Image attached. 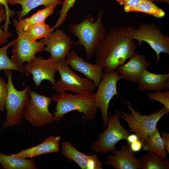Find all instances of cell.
<instances>
[{
    "instance_id": "7a4b0ae2",
    "label": "cell",
    "mask_w": 169,
    "mask_h": 169,
    "mask_svg": "<svg viewBox=\"0 0 169 169\" xmlns=\"http://www.w3.org/2000/svg\"><path fill=\"white\" fill-rule=\"evenodd\" d=\"M104 13V10L100 9L95 21L92 15L89 14L81 22L69 26V32L79 39L73 44L84 47L88 61L93 57L98 44L107 32L103 21Z\"/></svg>"
},
{
    "instance_id": "3957f363",
    "label": "cell",
    "mask_w": 169,
    "mask_h": 169,
    "mask_svg": "<svg viewBox=\"0 0 169 169\" xmlns=\"http://www.w3.org/2000/svg\"><path fill=\"white\" fill-rule=\"evenodd\" d=\"M50 98L52 101L56 103L54 121H60L65 114L73 110L83 113L85 121L93 120L96 116L98 108L94 94L73 95L64 92L54 94Z\"/></svg>"
},
{
    "instance_id": "d6986e66",
    "label": "cell",
    "mask_w": 169,
    "mask_h": 169,
    "mask_svg": "<svg viewBox=\"0 0 169 169\" xmlns=\"http://www.w3.org/2000/svg\"><path fill=\"white\" fill-rule=\"evenodd\" d=\"M59 136H50L39 144L22 150L11 156L22 158H32L43 154L57 153L59 151Z\"/></svg>"
},
{
    "instance_id": "5bb4252c",
    "label": "cell",
    "mask_w": 169,
    "mask_h": 169,
    "mask_svg": "<svg viewBox=\"0 0 169 169\" xmlns=\"http://www.w3.org/2000/svg\"><path fill=\"white\" fill-rule=\"evenodd\" d=\"M66 56V61L72 69L83 74L91 80L96 86H98L104 74L101 67L86 62L78 55L74 49L69 52Z\"/></svg>"
},
{
    "instance_id": "83f0119b",
    "label": "cell",
    "mask_w": 169,
    "mask_h": 169,
    "mask_svg": "<svg viewBox=\"0 0 169 169\" xmlns=\"http://www.w3.org/2000/svg\"><path fill=\"white\" fill-rule=\"evenodd\" d=\"M76 0H64L62 3V7L60 11L59 17L52 28L54 30L62 25L66 20L69 10L74 7Z\"/></svg>"
},
{
    "instance_id": "d6a6232c",
    "label": "cell",
    "mask_w": 169,
    "mask_h": 169,
    "mask_svg": "<svg viewBox=\"0 0 169 169\" xmlns=\"http://www.w3.org/2000/svg\"><path fill=\"white\" fill-rule=\"evenodd\" d=\"M143 0H123L124 11L128 9L137 6Z\"/></svg>"
},
{
    "instance_id": "ffe728a7",
    "label": "cell",
    "mask_w": 169,
    "mask_h": 169,
    "mask_svg": "<svg viewBox=\"0 0 169 169\" xmlns=\"http://www.w3.org/2000/svg\"><path fill=\"white\" fill-rule=\"evenodd\" d=\"M54 9L53 7L49 6L38 10L35 13L28 18L22 19L18 21L13 19V22L18 34L17 38L19 37L22 33L30 27L44 22L46 19L53 13Z\"/></svg>"
},
{
    "instance_id": "74e56055",
    "label": "cell",
    "mask_w": 169,
    "mask_h": 169,
    "mask_svg": "<svg viewBox=\"0 0 169 169\" xmlns=\"http://www.w3.org/2000/svg\"><path fill=\"white\" fill-rule=\"evenodd\" d=\"M121 5H123V0H115Z\"/></svg>"
},
{
    "instance_id": "d590c367",
    "label": "cell",
    "mask_w": 169,
    "mask_h": 169,
    "mask_svg": "<svg viewBox=\"0 0 169 169\" xmlns=\"http://www.w3.org/2000/svg\"><path fill=\"white\" fill-rule=\"evenodd\" d=\"M139 140L137 136L135 134L130 135L127 136L126 141L127 143V146H128L131 144Z\"/></svg>"
},
{
    "instance_id": "f546056e",
    "label": "cell",
    "mask_w": 169,
    "mask_h": 169,
    "mask_svg": "<svg viewBox=\"0 0 169 169\" xmlns=\"http://www.w3.org/2000/svg\"><path fill=\"white\" fill-rule=\"evenodd\" d=\"M6 16L4 7L0 4V46L6 43L8 39L11 37L12 35V33L2 30L1 27V23L6 20Z\"/></svg>"
},
{
    "instance_id": "ac0fdd59",
    "label": "cell",
    "mask_w": 169,
    "mask_h": 169,
    "mask_svg": "<svg viewBox=\"0 0 169 169\" xmlns=\"http://www.w3.org/2000/svg\"><path fill=\"white\" fill-rule=\"evenodd\" d=\"M169 73L156 74L146 69L140 75L137 83L139 89L142 91L155 90L158 92L169 88Z\"/></svg>"
},
{
    "instance_id": "cb8c5ba5",
    "label": "cell",
    "mask_w": 169,
    "mask_h": 169,
    "mask_svg": "<svg viewBox=\"0 0 169 169\" xmlns=\"http://www.w3.org/2000/svg\"><path fill=\"white\" fill-rule=\"evenodd\" d=\"M141 169H168V159L153 152H148L140 159Z\"/></svg>"
},
{
    "instance_id": "9a60e30c",
    "label": "cell",
    "mask_w": 169,
    "mask_h": 169,
    "mask_svg": "<svg viewBox=\"0 0 169 169\" xmlns=\"http://www.w3.org/2000/svg\"><path fill=\"white\" fill-rule=\"evenodd\" d=\"M112 151L114 155H109L104 164H109L115 169H141L140 159L136 157L125 144L120 150L114 149Z\"/></svg>"
},
{
    "instance_id": "277c9868",
    "label": "cell",
    "mask_w": 169,
    "mask_h": 169,
    "mask_svg": "<svg viewBox=\"0 0 169 169\" xmlns=\"http://www.w3.org/2000/svg\"><path fill=\"white\" fill-rule=\"evenodd\" d=\"M3 72L8 78V92L5 102L7 115L3 123L4 128L19 125L23 120L24 107L30 98L29 85L22 90H17L14 85L12 79V70H5Z\"/></svg>"
},
{
    "instance_id": "e0dca14e",
    "label": "cell",
    "mask_w": 169,
    "mask_h": 169,
    "mask_svg": "<svg viewBox=\"0 0 169 169\" xmlns=\"http://www.w3.org/2000/svg\"><path fill=\"white\" fill-rule=\"evenodd\" d=\"M61 152L68 159L74 161L82 169H102V163L96 154L90 156L84 154L76 150L70 143L62 142Z\"/></svg>"
},
{
    "instance_id": "484cf974",
    "label": "cell",
    "mask_w": 169,
    "mask_h": 169,
    "mask_svg": "<svg viewBox=\"0 0 169 169\" xmlns=\"http://www.w3.org/2000/svg\"><path fill=\"white\" fill-rule=\"evenodd\" d=\"M16 39H14L3 47L0 48V71L5 70H12L24 73V66L14 62L8 56L7 51L13 46Z\"/></svg>"
},
{
    "instance_id": "f1b7e54d",
    "label": "cell",
    "mask_w": 169,
    "mask_h": 169,
    "mask_svg": "<svg viewBox=\"0 0 169 169\" xmlns=\"http://www.w3.org/2000/svg\"><path fill=\"white\" fill-rule=\"evenodd\" d=\"M150 99L157 101L163 105L164 107L169 110V91L151 92L148 93Z\"/></svg>"
},
{
    "instance_id": "7c38bea8",
    "label": "cell",
    "mask_w": 169,
    "mask_h": 169,
    "mask_svg": "<svg viewBox=\"0 0 169 169\" xmlns=\"http://www.w3.org/2000/svg\"><path fill=\"white\" fill-rule=\"evenodd\" d=\"M40 42L46 46L44 50L57 60L65 59L72 44L70 37L64 30L59 29L53 31Z\"/></svg>"
},
{
    "instance_id": "9c48e42d",
    "label": "cell",
    "mask_w": 169,
    "mask_h": 169,
    "mask_svg": "<svg viewBox=\"0 0 169 169\" xmlns=\"http://www.w3.org/2000/svg\"><path fill=\"white\" fill-rule=\"evenodd\" d=\"M104 71L98 86V90L94 95L95 104L100 110L103 125L105 127L109 118V104L114 95H118L116 85L118 81L121 79L117 69L110 71L105 69Z\"/></svg>"
},
{
    "instance_id": "2e32d148",
    "label": "cell",
    "mask_w": 169,
    "mask_h": 169,
    "mask_svg": "<svg viewBox=\"0 0 169 169\" xmlns=\"http://www.w3.org/2000/svg\"><path fill=\"white\" fill-rule=\"evenodd\" d=\"M150 63L144 54L135 53L126 63L119 66L117 69L121 79L137 83L140 75Z\"/></svg>"
},
{
    "instance_id": "30bf717a",
    "label": "cell",
    "mask_w": 169,
    "mask_h": 169,
    "mask_svg": "<svg viewBox=\"0 0 169 169\" xmlns=\"http://www.w3.org/2000/svg\"><path fill=\"white\" fill-rule=\"evenodd\" d=\"M132 38L138 40L139 44H142L143 41L147 43L156 53V62L161 59L160 53L169 54V37L164 35L159 27L154 24H140L134 28Z\"/></svg>"
},
{
    "instance_id": "e575fe53",
    "label": "cell",
    "mask_w": 169,
    "mask_h": 169,
    "mask_svg": "<svg viewBox=\"0 0 169 169\" xmlns=\"http://www.w3.org/2000/svg\"><path fill=\"white\" fill-rule=\"evenodd\" d=\"M161 135L165 148L166 150L169 153V134L166 132H162Z\"/></svg>"
},
{
    "instance_id": "8fae6325",
    "label": "cell",
    "mask_w": 169,
    "mask_h": 169,
    "mask_svg": "<svg viewBox=\"0 0 169 169\" xmlns=\"http://www.w3.org/2000/svg\"><path fill=\"white\" fill-rule=\"evenodd\" d=\"M58 61L51 57L45 59L35 56L24 66V73L27 77L32 75V79L37 87L44 80H49L54 85L56 83L55 74L58 71Z\"/></svg>"
},
{
    "instance_id": "603a6c76",
    "label": "cell",
    "mask_w": 169,
    "mask_h": 169,
    "mask_svg": "<svg viewBox=\"0 0 169 169\" xmlns=\"http://www.w3.org/2000/svg\"><path fill=\"white\" fill-rule=\"evenodd\" d=\"M143 149L148 152L155 153L162 157H166V151L157 128L145 139L143 143Z\"/></svg>"
},
{
    "instance_id": "1f68e13d",
    "label": "cell",
    "mask_w": 169,
    "mask_h": 169,
    "mask_svg": "<svg viewBox=\"0 0 169 169\" xmlns=\"http://www.w3.org/2000/svg\"><path fill=\"white\" fill-rule=\"evenodd\" d=\"M8 4V0H0V4L4 7L6 12V19L3 27L5 32H8L9 25L11 23L10 18L13 17L15 14L14 11L9 8Z\"/></svg>"
},
{
    "instance_id": "44dd1931",
    "label": "cell",
    "mask_w": 169,
    "mask_h": 169,
    "mask_svg": "<svg viewBox=\"0 0 169 169\" xmlns=\"http://www.w3.org/2000/svg\"><path fill=\"white\" fill-rule=\"evenodd\" d=\"M62 0H8L9 4H19L21 5V10L17 11L18 20H20L27 15L32 10L40 6L44 8L53 7L54 9L57 6L62 4Z\"/></svg>"
},
{
    "instance_id": "4fadbf2b",
    "label": "cell",
    "mask_w": 169,
    "mask_h": 169,
    "mask_svg": "<svg viewBox=\"0 0 169 169\" xmlns=\"http://www.w3.org/2000/svg\"><path fill=\"white\" fill-rule=\"evenodd\" d=\"M11 59L15 63L23 65L25 62L30 61L38 52L44 50V44L41 42H31L25 38L16 39L13 45Z\"/></svg>"
},
{
    "instance_id": "ba28073f",
    "label": "cell",
    "mask_w": 169,
    "mask_h": 169,
    "mask_svg": "<svg viewBox=\"0 0 169 169\" xmlns=\"http://www.w3.org/2000/svg\"><path fill=\"white\" fill-rule=\"evenodd\" d=\"M107 124V128L101 133L97 140L92 143V151L105 154L117 149L115 146L116 143L121 140H126L131 132L121 124L118 112L109 117Z\"/></svg>"
},
{
    "instance_id": "8d00e7d4",
    "label": "cell",
    "mask_w": 169,
    "mask_h": 169,
    "mask_svg": "<svg viewBox=\"0 0 169 169\" xmlns=\"http://www.w3.org/2000/svg\"><path fill=\"white\" fill-rule=\"evenodd\" d=\"M152 1H155L158 3H165L169 4V0H150Z\"/></svg>"
},
{
    "instance_id": "4dcf8cb0",
    "label": "cell",
    "mask_w": 169,
    "mask_h": 169,
    "mask_svg": "<svg viewBox=\"0 0 169 169\" xmlns=\"http://www.w3.org/2000/svg\"><path fill=\"white\" fill-rule=\"evenodd\" d=\"M8 84L0 77V111L5 110V102L8 92Z\"/></svg>"
},
{
    "instance_id": "8992f818",
    "label": "cell",
    "mask_w": 169,
    "mask_h": 169,
    "mask_svg": "<svg viewBox=\"0 0 169 169\" xmlns=\"http://www.w3.org/2000/svg\"><path fill=\"white\" fill-rule=\"evenodd\" d=\"M58 71L60 78L52 88L59 93L71 91L78 94L93 93L96 86L90 79L80 77L69 68L65 59L59 60Z\"/></svg>"
},
{
    "instance_id": "836d02e7",
    "label": "cell",
    "mask_w": 169,
    "mask_h": 169,
    "mask_svg": "<svg viewBox=\"0 0 169 169\" xmlns=\"http://www.w3.org/2000/svg\"><path fill=\"white\" fill-rule=\"evenodd\" d=\"M130 150L134 153L140 151L143 148L142 142L138 140L131 144L128 146Z\"/></svg>"
},
{
    "instance_id": "7402d4cb",
    "label": "cell",
    "mask_w": 169,
    "mask_h": 169,
    "mask_svg": "<svg viewBox=\"0 0 169 169\" xmlns=\"http://www.w3.org/2000/svg\"><path fill=\"white\" fill-rule=\"evenodd\" d=\"M0 164L3 169H37L33 159H27L8 155L0 151Z\"/></svg>"
},
{
    "instance_id": "6da1fadb",
    "label": "cell",
    "mask_w": 169,
    "mask_h": 169,
    "mask_svg": "<svg viewBox=\"0 0 169 169\" xmlns=\"http://www.w3.org/2000/svg\"><path fill=\"white\" fill-rule=\"evenodd\" d=\"M134 28L122 26L110 28L98 44L95 53L96 64L111 71L123 64L135 53Z\"/></svg>"
},
{
    "instance_id": "4316f807",
    "label": "cell",
    "mask_w": 169,
    "mask_h": 169,
    "mask_svg": "<svg viewBox=\"0 0 169 169\" xmlns=\"http://www.w3.org/2000/svg\"><path fill=\"white\" fill-rule=\"evenodd\" d=\"M125 11L127 13L132 12L144 13L158 18H163L165 14L163 9L157 7L150 0H143L138 5L128 9Z\"/></svg>"
},
{
    "instance_id": "d4e9b609",
    "label": "cell",
    "mask_w": 169,
    "mask_h": 169,
    "mask_svg": "<svg viewBox=\"0 0 169 169\" xmlns=\"http://www.w3.org/2000/svg\"><path fill=\"white\" fill-rule=\"evenodd\" d=\"M53 31L52 28L44 22L30 27L17 39L25 38L31 42H35L38 39L47 37Z\"/></svg>"
},
{
    "instance_id": "5b68a950",
    "label": "cell",
    "mask_w": 169,
    "mask_h": 169,
    "mask_svg": "<svg viewBox=\"0 0 169 169\" xmlns=\"http://www.w3.org/2000/svg\"><path fill=\"white\" fill-rule=\"evenodd\" d=\"M126 103L131 112H117L127 123L130 128V132L136 134L142 143L146 137L156 128L157 123L161 118L169 112V110L164 107L149 115H142L131 106L129 101Z\"/></svg>"
},
{
    "instance_id": "52a82bcc",
    "label": "cell",
    "mask_w": 169,
    "mask_h": 169,
    "mask_svg": "<svg viewBox=\"0 0 169 169\" xmlns=\"http://www.w3.org/2000/svg\"><path fill=\"white\" fill-rule=\"evenodd\" d=\"M29 92L30 98L23 109V118L36 128L52 123L54 121V115L49 110V107L52 101L51 98L30 89Z\"/></svg>"
}]
</instances>
